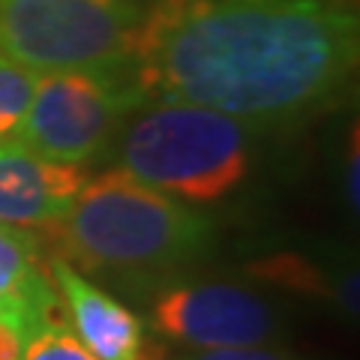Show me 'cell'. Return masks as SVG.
I'll list each match as a JSON object with an SVG mask.
<instances>
[{
  "instance_id": "obj_1",
  "label": "cell",
  "mask_w": 360,
  "mask_h": 360,
  "mask_svg": "<svg viewBox=\"0 0 360 360\" xmlns=\"http://www.w3.org/2000/svg\"><path fill=\"white\" fill-rule=\"evenodd\" d=\"M357 54V13L336 0H148L127 66L148 99L276 127L340 99Z\"/></svg>"
},
{
  "instance_id": "obj_2",
  "label": "cell",
  "mask_w": 360,
  "mask_h": 360,
  "mask_svg": "<svg viewBox=\"0 0 360 360\" xmlns=\"http://www.w3.org/2000/svg\"><path fill=\"white\" fill-rule=\"evenodd\" d=\"M60 258L96 274L162 276L210 255L213 222L127 168L87 177L70 213L49 225Z\"/></svg>"
},
{
  "instance_id": "obj_3",
  "label": "cell",
  "mask_w": 360,
  "mask_h": 360,
  "mask_svg": "<svg viewBox=\"0 0 360 360\" xmlns=\"http://www.w3.org/2000/svg\"><path fill=\"white\" fill-rule=\"evenodd\" d=\"M120 168L186 205L231 195L252 165V127L222 111L153 99L127 120L117 148Z\"/></svg>"
},
{
  "instance_id": "obj_4",
  "label": "cell",
  "mask_w": 360,
  "mask_h": 360,
  "mask_svg": "<svg viewBox=\"0 0 360 360\" xmlns=\"http://www.w3.org/2000/svg\"><path fill=\"white\" fill-rule=\"evenodd\" d=\"M144 103L148 96L127 63L39 72L15 141L45 160L84 165L117 139Z\"/></svg>"
},
{
  "instance_id": "obj_5",
  "label": "cell",
  "mask_w": 360,
  "mask_h": 360,
  "mask_svg": "<svg viewBox=\"0 0 360 360\" xmlns=\"http://www.w3.org/2000/svg\"><path fill=\"white\" fill-rule=\"evenodd\" d=\"M148 0H0V54L33 72L123 66Z\"/></svg>"
},
{
  "instance_id": "obj_6",
  "label": "cell",
  "mask_w": 360,
  "mask_h": 360,
  "mask_svg": "<svg viewBox=\"0 0 360 360\" xmlns=\"http://www.w3.org/2000/svg\"><path fill=\"white\" fill-rule=\"evenodd\" d=\"M153 330L165 340L195 348L262 345L279 333L274 307L250 288L229 283H184L156 297Z\"/></svg>"
},
{
  "instance_id": "obj_7",
  "label": "cell",
  "mask_w": 360,
  "mask_h": 360,
  "mask_svg": "<svg viewBox=\"0 0 360 360\" xmlns=\"http://www.w3.org/2000/svg\"><path fill=\"white\" fill-rule=\"evenodd\" d=\"M84 180L82 165L45 160L15 139L0 141V222L49 229L70 213Z\"/></svg>"
},
{
  "instance_id": "obj_8",
  "label": "cell",
  "mask_w": 360,
  "mask_h": 360,
  "mask_svg": "<svg viewBox=\"0 0 360 360\" xmlns=\"http://www.w3.org/2000/svg\"><path fill=\"white\" fill-rule=\"evenodd\" d=\"M49 279L58 297H63L70 312L72 333L78 342L99 360H144L148 336L144 324L132 309H127L117 297L94 285L75 264L54 255L49 264Z\"/></svg>"
},
{
  "instance_id": "obj_9",
  "label": "cell",
  "mask_w": 360,
  "mask_h": 360,
  "mask_svg": "<svg viewBox=\"0 0 360 360\" xmlns=\"http://www.w3.org/2000/svg\"><path fill=\"white\" fill-rule=\"evenodd\" d=\"M0 312L15 315L33 333L60 319V297L39 262V240L27 229L0 222Z\"/></svg>"
},
{
  "instance_id": "obj_10",
  "label": "cell",
  "mask_w": 360,
  "mask_h": 360,
  "mask_svg": "<svg viewBox=\"0 0 360 360\" xmlns=\"http://www.w3.org/2000/svg\"><path fill=\"white\" fill-rule=\"evenodd\" d=\"M250 274L274 285H285L295 291H307V295L328 297L345 315H352V319L357 315V270L328 279L321 264H315L309 258L295 255V252H279V255H267L262 262L250 264Z\"/></svg>"
},
{
  "instance_id": "obj_11",
  "label": "cell",
  "mask_w": 360,
  "mask_h": 360,
  "mask_svg": "<svg viewBox=\"0 0 360 360\" xmlns=\"http://www.w3.org/2000/svg\"><path fill=\"white\" fill-rule=\"evenodd\" d=\"M37 78L39 72H33L18 60L0 54V141L15 139L21 120L27 115Z\"/></svg>"
},
{
  "instance_id": "obj_12",
  "label": "cell",
  "mask_w": 360,
  "mask_h": 360,
  "mask_svg": "<svg viewBox=\"0 0 360 360\" xmlns=\"http://www.w3.org/2000/svg\"><path fill=\"white\" fill-rule=\"evenodd\" d=\"M21 360H99V357L90 354L63 321L51 319L27 336Z\"/></svg>"
},
{
  "instance_id": "obj_13",
  "label": "cell",
  "mask_w": 360,
  "mask_h": 360,
  "mask_svg": "<svg viewBox=\"0 0 360 360\" xmlns=\"http://www.w3.org/2000/svg\"><path fill=\"white\" fill-rule=\"evenodd\" d=\"M27 324L18 321L15 315L0 312V360H21L27 345Z\"/></svg>"
},
{
  "instance_id": "obj_14",
  "label": "cell",
  "mask_w": 360,
  "mask_h": 360,
  "mask_svg": "<svg viewBox=\"0 0 360 360\" xmlns=\"http://www.w3.org/2000/svg\"><path fill=\"white\" fill-rule=\"evenodd\" d=\"M357 162H360V141H357V127H352V139L345 148V168H342V198L352 207V217H357Z\"/></svg>"
},
{
  "instance_id": "obj_15",
  "label": "cell",
  "mask_w": 360,
  "mask_h": 360,
  "mask_svg": "<svg viewBox=\"0 0 360 360\" xmlns=\"http://www.w3.org/2000/svg\"><path fill=\"white\" fill-rule=\"evenodd\" d=\"M198 360H285L276 352H262L258 345H240V348H207Z\"/></svg>"
}]
</instances>
